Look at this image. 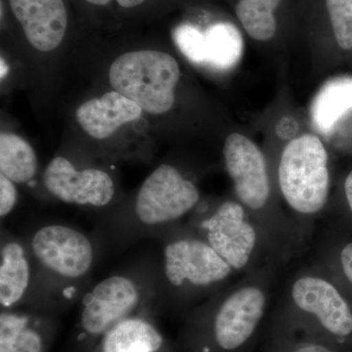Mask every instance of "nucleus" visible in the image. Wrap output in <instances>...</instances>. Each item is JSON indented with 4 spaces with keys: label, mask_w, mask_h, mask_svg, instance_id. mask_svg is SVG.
I'll return each instance as SVG.
<instances>
[{
    "label": "nucleus",
    "mask_w": 352,
    "mask_h": 352,
    "mask_svg": "<svg viewBox=\"0 0 352 352\" xmlns=\"http://www.w3.org/2000/svg\"><path fill=\"white\" fill-rule=\"evenodd\" d=\"M185 322L178 352H248L256 342L270 302V270L248 272Z\"/></svg>",
    "instance_id": "1"
},
{
    "label": "nucleus",
    "mask_w": 352,
    "mask_h": 352,
    "mask_svg": "<svg viewBox=\"0 0 352 352\" xmlns=\"http://www.w3.org/2000/svg\"><path fill=\"white\" fill-rule=\"evenodd\" d=\"M272 319L352 349V300L319 266L292 277Z\"/></svg>",
    "instance_id": "2"
},
{
    "label": "nucleus",
    "mask_w": 352,
    "mask_h": 352,
    "mask_svg": "<svg viewBox=\"0 0 352 352\" xmlns=\"http://www.w3.org/2000/svg\"><path fill=\"white\" fill-rule=\"evenodd\" d=\"M223 156L238 201L258 224L273 258L287 256L295 237L270 214L271 183L263 153L251 139L233 132L226 139Z\"/></svg>",
    "instance_id": "3"
},
{
    "label": "nucleus",
    "mask_w": 352,
    "mask_h": 352,
    "mask_svg": "<svg viewBox=\"0 0 352 352\" xmlns=\"http://www.w3.org/2000/svg\"><path fill=\"white\" fill-rule=\"evenodd\" d=\"M277 175L285 203L300 220L309 221L327 206L329 155L318 136L305 133L292 139L280 157Z\"/></svg>",
    "instance_id": "4"
},
{
    "label": "nucleus",
    "mask_w": 352,
    "mask_h": 352,
    "mask_svg": "<svg viewBox=\"0 0 352 352\" xmlns=\"http://www.w3.org/2000/svg\"><path fill=\"white\" fill-rule=\"evenodd\" d=\"M179 76V65L175 58L153 50L120 55L109 72L113 90L154 115L168 112L173 108Z\"/></svg>",
    "instance_id": "5"
},
{
    "label": "nucleus",
    "mask_w": 352,
    "mask_h": 352,
    "mask_svg": "<svg viewBox=\"0 0 352 352\" xmlns=\"http://www.w3.org/2000/svg\"><path fill=\"white\" fill-rule=\"evenodd\" d=\"M195 233L212 245L235 272L258 270L272 256L263 232L239 201H224L194 220Z\"/></svg>",
    "instance_id": "6"
},
{
    "label": "nucleus",
    "mask_w": 352,
    "mask_h": 352,
    "mask_svg": "<svg viewBox=\"0 0 352 352\" xmlns=\"http://www.w3.org/2000/svg\"><path fill=\"white\" fill-rule=\"evenodd\" d=\"M164 271L173 288L188 295L219 289L235 273L197 233L176 238L166 245Z\"/></svg>",
    "instance_id": "7"
},
{
    "label": "nucleus",
    "mask_w": 352,
    "mask_h": 352,
    "mask_svg": "<svg viewBox=\"0 0 352 352\" xmlns=\"http://www.w3.org/2000/svg\"><path fill=\"white\" fill-rule=\"evenodd\" d=\"M140 285L124 275H113L97 284L82 300L78 322V342L82 352H90L102 336L120 321L140 314L143 302Z\"/></svg>",
    "instance_id": "8"
},
{
    "label": "nucleus",
    "mask_w": 352,
    "mask_h": 352,
    "mask_svg": "<svg viewBox=\"0 0 352 352\" xmlns=\"http://www.w3.org/2000/svg\"><path fill=\"white\" fill-rule=\"evenodd\" d=\"M198 187L170 164H161L146 178L135 201L141 223L161 226L182 219L200 203Z\"/></svg>",
    "instance_id": "9"
},
{
    "label": "nucleus",
    "mask_w": 352,
    "mask_h": 352,
    "mask_svg": "<svg viewBox=\"0 0 352 352\" xmlns=\"http://www.w3.org/2000/svg\"><path fill=\"white\" fill-rule=\"evenodd\" d=\"M31 252L44 272L60 281L82 279L94 264L90 240L78 229L61 224L39 228L32 235Z\"/></svg>",
    "instance_id": "10"
},
{
    "label": "nucleus",
    "mask_w": 352,
    "mask_h": 352,
    "mask_svg": "<svg viewBox=\"0 0 352 352\" xmlns=\"http://www.w3.org/2000/svg\"><path fill=\"white\" fill-rule=\"evenodd\" d=\"M43 184L51 195L72 205L105 207L115 196L113 178L98 168L78 170L69 160L56 157L43 173Z\"/></svg>",
    "instance_id": "11"
},
{
    "label": "nucleus",
    "mask_w": 352,
    "mask_h": 352,
    "mask_svg": "<svg viewBox=\"0 0 352 352\" xmlns=\"http://www.w3.org/2000/svg\"><path fill=\"white\" fill-rule=\"evenodd\" d=\"M9 1L28 41L36 50L48 52L61 44L68 27L63 0Z\"/></svg>",
    "instance_id": "12"
},
{
    "label": "nucleus",
    "mask_w": 352,
    "mask_h": 352,
    "mask_svg": "<svg viewBox=\"0 0 352 352\" xmlns=\"http://www.w3.org/2000/svg\"><path fill=\"white\" fill-rule=\"evenodd\" d=\"M56 332V321L38 312L2 309L0 352H47Z\"/></svg>",
    "instance_id": "13"
},
{
    "label": "nucleus",
    "mask_w": 352,
    "mask_h": 352,
    "mask_svg": "<svg viewBox=\"0 0 352 352\" xmlns=\"http://www.w3.org/2000/svg\"><path fill=\"white\" fill-rule=\"evenodd\" d=\"M90 352H178L148 314L132 315L102 336Z\"/></svg>",
    "instance_id": "14"
},
{
    "label": "nucleus",
    "mask_w": 352,
    "mask_h": 352,
    "mask_svg": "<svg viewBox=\"0 0 352 352\" xmlns=\"http://www.w3.org/2000/svg\"><path fill=\"white\" fill-rule=\"evenodd\" d=\"M142 111L135 102L113 90L80 105L76 119L88 135L103 140L119 127L138 120Z\"/></svg>",
    "instance_id": "15"
},
{
    "label": "nucleus",
    "mask_w": 352,
    "mask_h": 352,
    "mask_svg": "<svg viewBox=\"0 0 352 352\" xmlns=\"http://www.w3.org/2000/svg\"><path fill=\"white\" fill-rule=\"evenodd\" d=\"M32 279L31 259L20 241H2L0 250V305L13 309L27 295Z\"/></svg>",
    "instance_id": "16"
},
{
    "label": "nucleus",
    "mask_w": 352,
    "mask_h": 352,
    "mask_svg": "<svg viewBox=\"0 0 352 352\" xmlns=\"http://www.w3.org/2000/svg\"><path fill=\"white\" fill-rule=\"evenodd\" d=\"M352 110V76L328 80L310 106V117L317 131L330 134L336 124Z\"/></svg>",
    "instance_id": "17"
},
{
    "label": "nucleus",
    "mask_w": 352,
    "mask_h": 352,
    "mask_svg": "<svg viewBox=\"0 0 352 352\" xmlns=\"http://www.w3.org/2000/svg\"><path fill=\"white\" fill-rule=\"evenodd\" d=\"M263 352H352V349L272 319Z\"/></svg>",
    "instance_id": "18"
},
{
    "label": "nucleus",
    "mask_w": 352,
    "mask_h": 352,
    "mask_svg": "<svg viewBox=\"0 0 352 352\" xmlns=\"http://www.w3.org/2000/svg\"><path fill=\"white\" fill-rule=\"evenodd\" d=\"M0 171L18 184H32L38 171V157L34 148L17 134L2 132Z\"/></svg>",
    "instance_id": "19"
},
{
    "label": "nucleus",
    "mask_w": 352,
    "mask_h": 352,
    "mask_svg": "<svg viewBox=\"0 0 352 352\" xmlns=\"http://www.w3.org/2000/svg\"><path fill=\"white\" fill-rule=\"evenodd\" d=\"M208 64L219 69H230L242 57L243 38L235 25L217 23L205 32Z\"/></svg>",
    "instance_id": "20"
},
{
    "label": "nucleus",
    "mask_w": 352,
    "mask_h": 352,
    "mask_svg": "<svg viewBox=\"0 0 352 352\" xmlns=\"http://www.w3.org/2000/svg\"><path fill=\"white\" fill-rule=\"evenodd\" d=\"M281 0H240L236 14L252 38L267 41L275 36L276 20L274 11Z\"/></svg>",
    "instance_id": "21"
},
{
    "label": "nucleus",
    "mask_w": 352,
    "mask_h": 352,
    "mask_svg": "<svg viewBox=\"0 0 352 352\" xmlns=\"http://www.w3.org/2000/svg\"><path fill=\"white\" fill-rule=\"evenodd\" d=\"M318 266L340 284L352 300V237L332 241L323 251Z\"/></svg>",
    "instance_id": "22"
},
{
    "label": "nucleus",
    "mask_w": 352,
    "mask_h": 352,
    "mask_svg": "<svg viewBox=\"0 0 352 352\" xmlns=\"http://www.w3.org/2000/svg\"><path fill=\"white\" fill-rule=\"evenodd\" d=\"M173 38L178 50L192 63L208 64L207 46L204 32L194 25L184 24L176 28Z\"/></svg>",
    "instance_id": "23"
},
{
    "label": "nucleus",
    "mask_w": 352,
    "mask_h": 352,
    "mask_svg": "<svg viewBox=\"0 0 352 352\" xmlns=\"http://www.w3.org/2000/svg\"><path fill=\"white\" fill-rule=\"evenodd\" d=\"M336 41L342 50H352V0H326Z\"/></svg>",
    "instance_id": "24"
},
{
    "label": "nucleus",
    "mask_w": 352,
    "mask_h": 352,
    "mask_svg": "<svg viewBox=\"0 0 352 352\" xmlns=\"http://www.w3.org/2000/svg\"><path fill=\"white\" fill-rule=\"evenodd\" d=\"M18 200L15 182L0 173V215L2 219L12 212Z\"/></svg>",
    "instance_id": "25"
},
{
    "label": "nucleus",
    "mask_w": 352,
    "mask_h": 352,
    "mask_svg": "<svg viewBox=\"0 0 352 352\" xmlns=\"http://www.w3.org/2000/svg\"><path fill=\"white\" fill-rule=\"evenodd\" d=\"M344 201L346 206V221L352 228V170L347 173L344 182Z\"/></svg>",
    "instance_id": "26"
},
{
    "label": "nucleus",
    "mask_w": 352,
    "mask_h": 352,
    "mask_svg": "<svg viewBox=\"0 0 352 352\" xmlns=\"http://www.w3.org/2000/svg\"><path fill=\"white\" fill-rule=\"evenodd\" d=\"M144 1L145 0H117L118 3L124 8H132V7L140 6Z\"/></svg>",
    "instance_id": "27"
},
{
    "label": "nucleus",
    "mask_w": 352,
    "mask_h": 352,
    "mask_svg": "<svg viewBox=\"0 0 352 352\" xmlns=\"http://www.w3.org/2000/svg\"><path fill=\"white\" fill-rule=\"evenodd\" d=\"M87 1L89 2V3L94 4V6H103L108 4L111 0H87Z\"/></svg>",
    "instance_id": "28"
}]
</instances>
